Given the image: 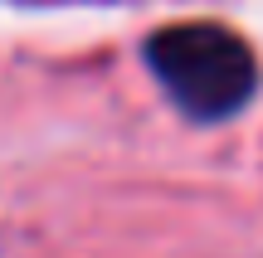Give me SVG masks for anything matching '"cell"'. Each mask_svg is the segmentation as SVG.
Segmentation results:
<instances>
[{
	"label": "cell",
	"mask_w": 263,
	"mask_h": 258,
	"mask_svg": "<svg viewBox=\"0 0 263 258\" xmlns=\"http://www.w3.org/2000/svg\"><path fill=\"white\" fill-rule=\"evenodd\" d=\"M146 64L171 93V103L195 122L234 117L258 88L254 49L234 29L210 25V19L156 29L146 39Z\"/></svg>",
	"instance_id": "cell-1"
}]
</instances>
